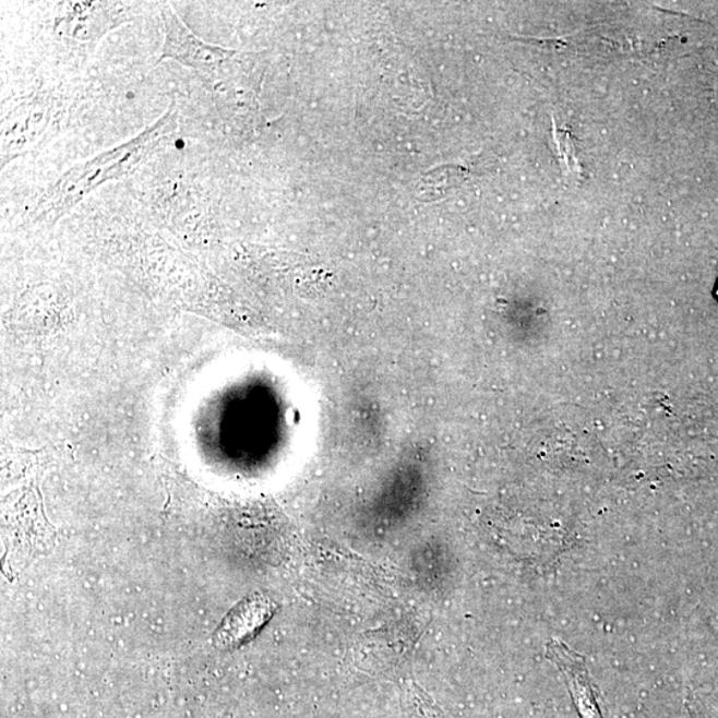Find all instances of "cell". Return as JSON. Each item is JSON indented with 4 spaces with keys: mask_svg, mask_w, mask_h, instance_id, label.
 <instances>
[{
    "mask_svg": "<svg viewBox=\"0 0 718 718\" xmlns=\"http://www.w3.org/2000/svg\"><path fill=\"white\" fill-rule=\"evenodd\" d=\"M176 120H178V113L175 112L173 107H170L167 115H164L154 127L148 128L132 142L70 169L53 186L52 190L47 192L45 199L41 200L40 210H46L48 213L53 212L60 216L97 186L130 173L133 167L142 161L163 137L175 130Z\"/></svg>",
    "mask_w": 718,
    "mask_h": 718,
    "instance_id": "6da1fadb",
    "label": "cell"
},
{
    "mask_svg": "<svg viewBox=\"0 0 718 718\" xmlns=\"http://www.w3.org/2000/svg\"><path fill=\"white\" fill-rule=\"evenodd\" d=\"M161 17L166 39H164L160 62L164 59H173L182 65L191 67L199 74L210 77L216 74L220 65L239 55L237 51L225 50L223 47L211 46L208 43L200 40L181 22L169 4L161 5Z\"/></svg>",
    "mask_w": 718,
    "mask_h": 718,
    "instance_id": "7a4b0ae2",
    "label": "cell"
},
{
    "mask_svg": "<svg viewBox=\"0 0 718 718\" xmlns=\"http://www.w3.org/2000/svg\"><path fill=\"white\" fill-rule=\"evenodd\" d=\"M273 611L275 608L265 596H249L228 613L227 619L217 630V644L222 647H236V645L246 643L263 629V625L272 618Z\"/></svg>",
    "mask_w": 718,
    "mask_h": 718,
    "instance_id": "3957f363",
    "label": "cell"
},
{
    "mask_svg": "<svg viewBox=\"0 0 718 718\" xmlns=\"http://www.w3.org/2000/svg\"><path fill=\"white\" fill-rule=\"evenodd\" d=\"M717 296H718V288H717Z\"/></svg>",
    "mask_w": 718,
    "mask_h": 718,
    "instance_id": "277c9868",
    "label": "cell"
}]
</instances>
